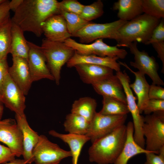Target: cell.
<instances>
[{
	"label": "cell",
	"instance_id": "obj_12",
	"mask_svg": "<svg viewBox=\"0 0 164 164\" xmlns=\"http://www.w3.org/2000/svg\"><path fill=\"white\" fill-rule=\"evenodd\" d=\"M0 142L7 145L15 156L22 155L23 135L15 120L0 121Z\"/></svg>",
	"mask_w": 164,
	"mask_h": 164
},
{
	"label": "cell",
	"instance_id": "obj_28",
	"mask_svg": "<svg viewBox=\"0 0 164 164\" xmlns=\"http://www.w3.org/2000/svg\"><path fill=\"white\" fill-rule=\"evenodd\" d=\"M103 106L99 112L106 115L127 114L129 111L127 104L113 98L103 96Z\"/></svg>",
	"mask_w": 164,
	"mask_h": 164
},
{
	"label": "cell",
	"instance_id": "obj_9",
	"mask_svg": "<svg viewBox=\"0 0 164 164\" xmlns=\"http://www.w3.org/2000/svg\"><path fill=\"white\" fill-rule=\"evenodd\" d=\"M127 114L106 115L96 112L90 122L87 134L92 143L125 125Z\"/></svg>",
	"mask_w": 164,
	"mask_h": 164
},
{
	"label": "cell",
	"instance_id": "obj_45",
	"mask_svg": "<svg viewBox=\"0 0 164 164\" xmlns=\"http://www.w3.org/2000/svg\"><path fill=\"white\" fill-rule=\"evenodd\" d=\"M5 0H0V5L4 2Z\"/></svg>",
	"mask_w": 164,
	"mask_h": 164
},
{
	"label": "cell",
	"instance_id": "obj_18",
	"mask_svg": "<svg viewBox=\"0 0 164 164\" xmlns=\"http://www.w3.org/2000/svg\"><path fill=\"white\" fill-rule=\"evenodd\" d=\"M74 67L82 81L91 85L114 74L112 69L101 65L82 63L76 65Z\"/></svg>",
	"mask_w": 164,
	"mask_h": 164
},
{
	"label": "cell",
	"instance_id": "obj_24",
	"mask_svg": "<svg viewBox=\"0 0 164 164\" xmlns=\"http://www.w3.org/2000/svg\"><path fill=\"white\" fill-rule=\"evenodd\" d=\"M142 0H118L114 3L113 9L118 10L119 19L129 21L143 13Z\"/></svg>",
	"mask_w": 164,
	"mask_h": 164
},
{
	"label": "cell",
	"instance_id": "obj_22",
	"mask_svg": "<svg viewBox=\"0 0 164 164\" xmlns=\"http://www.w3.org/2000/svg\"><path fill=\"white\" fill-rule=\"evenodd\" d=\"M118 62L120 65L125 67L135 76V80L133 83L130 84V86L136 95L138 100L137 105L141 114L142 113L144 106L149 100L148 92L150 85L144 74L139 71L135 72L133 70L125 63L119 61Z\"/></svg>",
	"mask_w": 164,
	"mask_h": 164
},
{
	"label": "cell",
	"instance_id": "obj_46",
	"mask_svg": "<svg viewBox=\"0 0 164 164\" xmlns=\"http://www.w3.org/2000/svg\"><path fill=\"white\" fill-rule=\"evenodd\" d=\"M0 103H2V99L1 96L0 95Z\"/></svg>",
	"mask_w": 164,
	"mask_h": 164
},
{
	"label": "cell",
	"instance_id": "obj_17",
	"mask_svg": "<svg viewBox=\"0 0 164 164\" xmlns=\"http://www.w3.org/2000/svg\"><path fill=\"white\" fill-rule=\"evenodd\" d=\"M15 119L22 134L23 159L26 164H31L34 160L32 151L38 142L39 135L30 127L25 114L21 115L15 114Z\"/></svg>",
	"mask_w": 164,
	"mask_h": 164
},
{
	"label": "cell",
	"instance_id": "obj_44",
	"mask_svg": "<svg viewBox=\"0 0 164 164\" xmlns=\"http://www.w3.org/2000/svg\"><path fill=\"white\" fill-rule=\"evenodd\" d=\"M4 111L3 104L0 103V121L1 120Z\"/></svg>",
	"mask_w": 164,
	"mask_h": 164
},
{
	"label": "cell",
	"instance_id": "obj_43",
	"mask_svg": "<svg viewBox=\"0 0 164 164\" xmlns=\"http://www.w3.org/2000/svg\"><path fill=\"white\" fill-rule=\"evenodd\" d=\"M4 164H26L24 159H14Z\"/></svg>",
	"mask_w": 164,
	"mask_h": 164
},
{
	"label": "cell",
	"instance_id": "obj_14",
	"mask_svg": "<svg viewBox=\"0 0 164 164\" xmlns=\"http://www.w3.org/2000/svg\"><path fill=\"white\" fill-rule=\"evenodd\" d=\"M29 51L27 62L33 82L43 79L54 80L46 63L40 46L28 41Z\"/></svg>",
	"mask_w": 164,
	"mask_h": 164
},
{
	"label": "cell",
	"instance_id": "obj_30",
	"mask_svg": "<svg viewBox=\"0 0 164 164\" xmlns=\"http://www.w3.org/2000/svg\"><path fill=\"white\" fill-rule=\"evenodd\" d=\"M59 14L65 19L68 31L71 36L90 22L82 18L79 15L59 10Z\"/></svg>",
	"mask_w": 164,
	"mask_h": 164
},
{
	"label": "cell",
	"instance_id": "obj_1",
	"mask_svg": "<svg viewBox=\"0 0 164 164\" xmlns=\"http://www.w3.org/2000/svg\"><path fill=\"white\" fill-rule=\"evenodd\" d=\"M59 2L56 0H23L12 21L24 32H30L39 37L43 33V24L51 16L59 14Z\"/></svg>",
	"mask_w": 164,
	"mask_h": 164
},
{
	"label": "cell",
	"instance_id": "obj_6",
	"mask_svg": "<svg viewBox=\"0 0 164 164\" xmlns=\"http://www.w3.org/2000/svg\"><path fill=\"white\" fill-rule=\"evenodd\" d=\"M116 75L122 85L126 96L127 105L132 117L134 139L139 145L144 147L145 140L142 133V127L144 122V117L141 115L135 101L137 98L134 96L130 87V77L125 72L121 71L116 72Z\"/></svg>",
	"mask_w": 164,
	"mask_h": 164
},
{
	"label": "cell",
	"instance_id": "obj_4",
	"mask_svg": "<svg viewBox=\"0 0 164 164\" xmlns=\"http://www.w3.org/2000/svg\"><path fill=\"white\" fill-rule=\"evenodd\" d=\"M40 47L54 80L58 85L62 68L72 56L75 50L64 43L53 42L46 38L42 40Z\"/></svg>",
	"mask_w": 164,
	"mask_h": 164
},
{
	"label": "cell",
	"instance_id": "obj_5",
	"mask_svg": "<svg viewBox=\"0 0 164 164\" xmlns=\"http://www.w3.org/2000/svg\"><path fill=\"white\" fill-rule=\"evenodd\" d=\"M142 131L146 138L145 149L158 154L159 150L164 146V111L144 117Z\"/></svg>",
	"mask_w": 164,
	"mask_h": 164
},
{
	"label": "cell",
	"instance_id": "obj_39",
	"mask_svg": "<svg viewBox=\"0 0 164 164\" xmlns=\"http://www.w3.org/2000/svg\"><path fill=\"white\" fill-rule=\"evenodd\" d=\"M9 1L5 0L0 5V26L10 18Z\"/></svg>",
	"mask_w": 164,
	"mask_h": 164
},
{
	"label": "cell",
	"instance_id": "obj_33",
	"mask_svg": "<svg viewBox=\"0 0 164 164\" xmlns=\"http://www.w3.org/2000/svg\"><path fill=\"white\" fill-rule=\"evenodd\" d=\"M84 5L76 0H63L59 2V10L80 15Z\"/></svg>",
	"mask_w": 164,
	"mask_h": 164
},
{
	"label": "cell",
	"instance_id": "obj_20",
	"mask_svg": "<svg viewBox=\"0 0 164 164\" xmlns=\"http://www.w3.org/2000/svg\"><path fill=\"white\" fill-rule=\"evenodd\" d=\"M126 128L127 135L124 145L114 164H127L131 158L138 154L151 152L155 153L142 147L135 142L133 136L134 128L132 122H128L126 125Z\"/></svg>",
	"mask_w": 164,
	"mask_h": 164
},
{
	"label": "cell",
	"instance_id": "obj_3",
	"mask_svg": "<svg viewBox=\"0 0 164 164\" xmlns=\"http://www.w3.org/2000/svg\"><path fill=\"white\" fill-rule=\"evenodd\" d=\"M160 20L145 14H141L121 26L112 39L117 41V47H125L134 42L145 44Z\"/></svg>",
	"mask_w": 164,
	"mask_h": 164
},
{
	"label": "cell",
	"instance_id": "obj_13",
	"mask_svg": "<svg viewBox=\"0 0 164 164\" xmlns=\"http://www.w3.org/2000/svg\"><path fill=\"white\" fill-rule=\"evenodd\" d=\"M1 96L2 103L16 114L21 115L25 114V95L12 80L9 73L3 84Z\"/></svg>",
	"mask_w": 164,
	"mask_h": 164
},
{
	"label": "cell",
	"instance_id": "obj_35",
	"mask_svg": "<svg viewBox=\"0 0 164 164\" xmlns=\"http://www.w3.org/2000/svg\"><path fill=\"white\" fill-rule=\"evenodd\" d=\"M164 41V21L162 19L159 24L153 30L152 35L145 45H147L158 42Z\"/></svg>",
	"mask_w": 164,
	"mask_h": 164
},
{
	"label": "cell",
	"instance_id": "obj_38",
	"mask_svg": "<svg viewBox=\"0 0 164 164\" xmlns=\"http://www.w3.org/2000/svg\"><path fill=\"white\" fill-rule=\"evenodd\" d=\"M15 155L8 147L0 144V164H4L15 159Z\"/></svg>",
	"mask_w": 164,
	"mask_h": 164
},
{
	"label": "cell",
	"instance_id": "obj_32",
	"mask_svg": "<svg viewBox=\"0 0 164 164\" xmlns=\"http://www.w3.org/2000/svg\"><path fill=\"white\" fill-rule=\"evenodd\" d=\"M103 6L101 0H98L89 5H84L80 15L86 20L90 22L103 15Z\"/></svg>",
	"mask_w": 164,
	"mask_h": 164
},
{
	"label": "cell",
	"instance_id": "obj_8",
	"mask_svg": "<svg viewBox=\"0 0 164 164\" xmlns=\"http://www.w3.org/2000/svg\"><path fill=\"white\" fill-rule=\"evenodd\" d=\"M78 53L82 55H94L101 57H117L124 59L127 55V51L116 46H110L103 41V39L96 40L91 43H78L70 38L64 42Z\"/></svg>",
	"mask_w": 164,
	"mask_h": 164
},
{
	"label": "cell",
	"instance_id": "obj_42",
	"mask_svg": "<svg viewBox=\"0 0 164 164\" xmlns=\"http://www.w3.org/2000/svg\"><path fill=\"white\" fill-rule=\"evenodd\" d=\"M23 0H12L9 1V9L15 12L22 2Z\"/></svg>",
	"mask_w": 164,
	"mask_h": 164
},
{
	"label": "cell",
	"instance_id": "obj_21",
	"mask_svg": "<svg viewBox=\"0 0 164 164\" xmlns=\"http://www.w3.org/2000/svg\"><path fill=\"white\" fill-rule=\"evenodd\" d=\"M117 57H101L94 55H82L75 52L67 63L68 67H73L76 65L85 63L96 64L108 67L116 72L120 71V65Z\"/></svg>",
	"mask_w": 164,
	"mask_h": 164
},
{
	"label": "cell",
	"instance_id": "obj_16",
	"mask_svg": "<svg viewBox=\"0 0 164 164\" xmlns=\"http://www.w3.org/2000/svg\"><path fill=\"white\" fill-rule=\"evenodd\" d=\"M42 30L46 38L53 42L64 43L71 36L65 19L60 14L54 15L47 19L42 24Z\"/></svg>",
	"mask_w": 164,
	"mask_h": 164
},
{
	"label": "cell",
	"instance_id": "obj_37",
	"mask_svg": "<svg viewBox=\"0 0 164 164\" xmlns=\"http://www.w3.org/2000/svg\"><path fill=\"white\" fill-rule=\"evenodd\" d=\"M148 96L149 99L164 100V88L152 84L149 86Z\"/></svg>",
	"mask_w": 164,
	"mask_h": 164
},
{
	"label": "cell",
	"instance_id": "obj_19",
	"mask_svg": "<svg viewBox=\"0 0 164 164\" xmlns=\"http://www.w3.org/2000/svg\"><path fill=\"white\" fill-rule=\"evenodd\" d=\"M92 85L98 94L113 98L127 104L122 85L116 75L113 74Z\"/></svg>",
	"mask_w": 164,
	"mask_h": 164
},
{
	"label": "cell",
	"instance_id": "obj_15",
	"mask_svg": "<svg viewBox=\"0 0 164 164\" xmlns=\"http://www.w3.org/2000/svg\"><path fill=\"white\" fill-rule=\"evenodd\" d=\"M12 60V65L9 68V75L24 94L27 95L33 82L27 61L15 56H13Z\"/></svg>",
	"mask_w": 164,
	"mask_h": 164
},
{
	"label": "cell",
	"instance_id": "obj_41",
	"mask_svg": "<svg viewBox=\"0 0 164 164\" xmlns=\"http://www.w3.org/2000/svg\"><path fill=\"white\" fill-rule=\"evenodd\" d=\"M157 53L158 56L162 63L161 72L164 73V41L154 43L151 44Z\"/></svg>",
	"mask_w": 164,
	"mask_h": 164
},
{
	"label": "cell",
	"instance_id": "obj_7",
	"mask_svg": "<svg viewBox=\"0 0 164 164\" xmlns=\"http://www.w3.org/2000/svg\"><path fill=\"white\" fill-rule=\"evenodd\" d=\"M32 154L36 164H58L63 159L71 156L70 151L62 149L44 135H39Z\"/></svg>",
	"mask_w": 164,
	"mask_h": 164
},
{
	"label": "cell",
	"instance_id": "obj_27",
	"mask_svg": "<svg viewBox=\"0 0 164 164\" xmlns=\"http://www.w3.org/2000/svg\"><path fill=\"white\" fill-rule=\"evenodd\" d=\"M90 123L83 117L71 113L67 114L63 123L65 131L68 133L86 135Z\"/></svg>",
	"mask_w": 164,
	"mask_h": 164
},
{
	"label": "cell",
	"instance_id": "obj_29",
	"mask_svg": "<svg viewBox=\"0 0 164 164\" xmlns=\"http://www.w3.org/2000/svg\"><path fill=\"white\" fill-rule=\"evenodd\" d=\"M12 24L10 18L0 26V60L7 59L10 53Z\"/></svg>",
	"mask_w": 164,
	"mask_h": 164
},
{
	"label": "cell",
	"instance_id": "obj_36",
	"mask_svg": "<svg viewBox=\"0 0 164 164\" xmlns=\"http://www.w3.org/2000/svg\"><path fill=\"white\" fill-rule=\"evenodd\" d=\"M146 161L144 164H164V146L157 154L153 152L145 154Z\"/></svg>",
	"mask_w": 164,
	"mask_h": 164
},
{
	"label": "cell",
	"instance_id": "obj_34",
	"mask_svg": "<svg viewBox=\"0 0 164 164\" xmlns=\"http://www.w3.org/2000/svg\"><path fill=\"white\" fill-rule=\"evenodd\" d=\"M159 111H164V100L149 99L142 110L146 115Z\"/></svg>",
	"mask_w": 164,
	"mask_h": 164
},
{
	"label": "cell",
	"instance_id": "obj_40",
	"mask_svg": "<svg viewBox=\"0 0 164 164\" xmlns=\"http://www.w3.org/2000/svg\"><path fill=\"white\" fill-rule=\"evenodd\" d=\"M7 59L0 60V95L1 96L3 84L9 68Z\"/></svg>",
	"mask_w": 164,
	"mask_h": 164
},
{
	"label": "cell",
	"instance_id": "obj_31",
	"mask_svg": "<svg viewBox=\"0 0 164 164\" xmlns=\"http://www.w3.org/2000/svg\"><path fill=\"white\" fill-rule=\"evenodd\" d=\"M142 12L160 19L164 18V0H142Z\"/></svg>",
	"mask_w": 164,
	"mask_h": 164
},
{
	"label": "cell",
	"instance_id": "obj_11",
	"mask_svg": "<svg viewBox=\"0 0 164 164\" xmlns=\"http://www.w3.org/2000/svg\"><path fill=\"white\" fill-rule=\"evenodd\" d=\"M125 47L129 49L134 55V61H131L130 65L138 70L143 74L149 76L152 81V84L164 85V83L158 73L159 66L155 58L150 56L144 51H139L137 47V42H133L127 44Z\"/></svg>",
	"mask_w": 164,
	"mask_h": 164
},
{
	"label": "cell",
	"instance_id": "obj_23",
	"mask_svg": "<svg viewBox=\"0 0 164 164\" xmlns=\"http://www.w3.org/2000/svg\"><path fill=\"white\" fill-rule=\"evenodd\" d=\"M48 133L53 137L60 138L68 145L71 154L72 164H78L82 149L84 145L90 140V138L86 135L63 134L53 130L49 131Z\"/></svg>",
	"mask_w": 164,
	"mask_h": 164
},
{
	"label": "cell",
	"instance_id": "obj_26",
	"mask_svg": "<svg viewBox=\"0 0 164 164\" xmlns=\"http://www.w3.org/2000/svg\"><path fill=\"white\" fill-rule=\"evenodd\" d=\"M97 103L93 98L88 97H81L73 103L71 112L78 114L90 123L97 112Z\"/></svg>",
	"mask_w": 164,
	"mask_h": 164
},
{
	"label": "cell",
	"instance_id": "obj_10",
	"mask_svg": "<svg viewBox=\"0 0 164 164\" xmlns=\"http://www.w3.org/2000/svg\"><path fill=\"white\" fill-rule=\"evenodd\" d=\"M126 22L119 19L104 23L90 22L72 36L78 37L80 43L84 44L100 39H112L116 31Z\"/></svg>",
	"mask_w": 164,
	"mask_h": 164
},
{
	"label": "cell",
	"instance_id": "obj_25",
	"mask_svg": "<svg viewBox=\"0 0 164 164\" xmlns=\"http://www.w3.org/2000/svg\"><path fill=\"white\" fill-rule=\"evenodd\" d=\"M11 35L10 53L12 56H17L27 60L29 51L28 41L24 37L23 30L12 22Z\"/></svg>",
	"mask_w": 164,
	"mask_h": 164
},
{
	"label": "cell",
	"instance_id": "obj_2",
	"mask_svg": "<svg viewBox=\"0 0 164 164\" xmlns=\"http://www.w3.org/2000/svg\"><path fill=\"white\" fill-rule=\"evenodd\" d=\"M126 135V125H124L96 140L88 150L90 161L97 164L114 163L123 147Z\"/></svg>",
	"mask_w": 164,
	"mask_h": 164
}]
</instances>
